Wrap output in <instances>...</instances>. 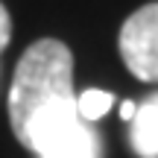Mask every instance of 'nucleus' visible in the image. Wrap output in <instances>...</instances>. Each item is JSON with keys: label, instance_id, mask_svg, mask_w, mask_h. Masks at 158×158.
<instances>
[{"label": "nucleus", "instance_id": "f257e3e1", "mask_svg": "<svg viewBox=\"0 0 158 158\" xmlns=\"http://www.w3.org/2000/svg\"><path fill=\"white\" fill-rule=\"evenodd\" d=\"M76 111L73 53L59 38H38L23 50L9 88V123L18 143L29 149L41 129Z\"/></svg>", "mask_w": 158, "mask_h": 158}, {"label": "nucleus", "instance_id": "f03ea898", "mask_svg": "<svg viewBox=\"0 0 158 158\" xmlns=\"http://www.w3.org/2000/svg\"><path fill=\"white\" fill-rule=\"evenodd\" d=\"M117 47L135 79L158 82V3H147L126 18Z\"/></svg>", "mask_w": 158, "mask_h": 158}, {"label": "nucleus", "instance_id": "7ed1b4c3", "mask_svg": "<svg viewBox=\"0 0 158 158\" xmlns=\"http://www.w3.org/2000/svg\"><path fill=\"white\" fill-rule=\"evenodd\" d=\"M29 149L38 158H100V141L94 129L76 111L47 123L29 143Z\"/></svg>", "mask_w": 158, "mask_h": 158}, {"label": "nucleus", "instance_id": "20e7f679", "mask_svg": "<svg viewBox=\"0 0 158 158\" xmlns=\"http://www.w3.org/2000/svg\"><path fill=\"white\" fill-rule=\"evenodd\" d=\"M129 138H132V149L141 158H158V91L138 106Z\"/></svg>", "mask_w": 158, "mask_h": 158}, {"label": "nucleus", "instance_id": "39448f33", "mask_svg": "<svg viewBox=\"0 0 158 158\" xmlns=\"http://www.w3.org/2000/svg\"><path fill=\"white\" fill-rule=\"evenodd\" d=\"M111 106H114V97L108 91H100V88H88L76 97V114L85 123H94V120L106 117Z\"/></svg>", "mask_w": 158, "mask_h": 158}, {"label": "nucleus", "instance_id": "423d86ee", "mask_svg": "<svg viewBox=\"0 0 158 158\" xmlns=\"http://www.w3.org/2000/svg\"><path fill=\"white\" fill-rule=\"evenodd\" d=\"M9 38H12V18L6 12V6L0 3V53L9 47Z\"/></svg>", "mask_w": 158, "mask_h": 158}, {"label": "nucleus", "instance_id": "0eeeda50", "mask_svg": "<svg viewBox=\"0 0 158 158\" xmlns=\"http://www.w3.org/2000/svg\"><path fill=\"white\" fill-rule=\"evenodd\" d=\"M135 111H138V106L132 100H126L123 106H120V117H123V120H132V117H135Z\"/></svg>", "mask_w": 158, "mask_h": 158}]
</instances>
